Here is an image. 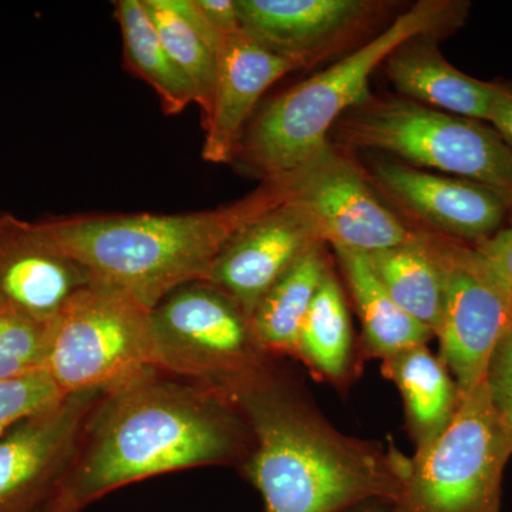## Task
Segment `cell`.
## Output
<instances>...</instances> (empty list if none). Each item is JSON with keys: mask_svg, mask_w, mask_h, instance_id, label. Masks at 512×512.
<instances>
[{"mask_svg": "<svg viewBox=\"0 0 512 512\" xmlns=\"http://www.w3.org/2000/svg\"><path fill=\"white\" fill-rule=\"evenodd\" d=\"M248 446L247 426L224 396L151 369L101 396L62 491L82 511L147 478L244 461Z\"/></svg>", "mask_w": 512, "mask_h": 512, "instance_id": "cell-1", "label": "cell"}, {"mask_svg": "<svg viewBox=\"0 0 512 512\" xmlns=\"http://www.w3.org/2000/svg\"><path fill=\"white\" fill-rule=\"evenodd\" d=\"M224 397L247 426L244 474L261 494L265 512H350L372 501H396V450L333 429L271 370Z\"/></svg>", "mask_w": 512, "mask_h": 512, "instance_id": "cell-2", "label": "cell"}, {"mask_svg": "<svg viewBox=\"0 0 512 512\" xmlns=\"http://www.w3.org/2000/svg\"><path fill=\"white\" fill-rule=\"evenodd\" d=\"M291 195L288 177L228 207L188 214L83 215L40 222L97 284L127 293L153 311L171 292L207 282L229 239Z\"/></svg>", "mask_w": 512, "mask_h": 512, "instance_id": "cell-3", "label": "cell"}, {"mask_svg": "<svg viewBox=\"0 0 512 512\" xmlns=\"http://www.w3.org/2000/svg\"><path fill=\"white\" fill-rule=\"evenodd\" d=\"M464 10L466 3H417L365 46L271 101L247 126L235 157L265 180L295 173L329 146L330 128L346 110L370 100V76L384 59L410 40L456 25Z\"/></svg>", "mask_w": 512, "mask_h": 512, "instance_id": "cell-4", "label": "cell"}, {"mask_svg": "<svg viewBox=\"0 0 512 512\" xmlns=\"http://www.w3.org/2000/svg\"><path fill=\"white\" fill-rule=\"evenodd\" d=\"M512 431L487 382L461 399L439 439L413 457L396 453L400 491L392 512H501Z\"/></svg>", "mask_w": 512, "mask_h": 512, "instance_id": "cell-5", "label": "cell"}, {"mask_svg": "<svg viewBox=\"0 0 512 512\" xmlns=\"http://www.w3.org/2000/svg\"><path fill=\"white\" fill-rule=\"evenodd\" d=\"M151 369V311L119 289L93 282L50 322L45 370L64 396L109 392Z\"/></svg>", "mask_w": 512, "mask_h": 512, "instance_id": "cell-6", "label": "cell"}, {"mask_svg": "<svg viewBox=\"0 0 512 512\" xmlns=\"http://www.w3.org/2000/svg\"><path fill=\"white\" fill-rule=\"evenodd\" d=\"M338 134L350 147L387 151L512 195V150L483 121L409 99L369 100L339 124Z\"/></svg>", "mask_w": 512, "mask_h": 512, "instance_id": "cell-7", "label": "cell"}, {"mask_svg": "<svg viewBox=\"0 0 512 512\" xmlns=\"http://www.w3.org/2000/svg\"><path fill=\"white\" fill-rule=\"evenodd\" d=\"M158 370L224 396L268 370L245 313L207 282L171 292L151 311Z\"/></svg>", "mask_w": 512, "mask_h": 512, "instance_id": "cell-8", "label": "cell"}, {"mask_svg": "<svg viewBox=\"0 0 512 512\" xmlns=\"http://www.w3.org/2000/svg\"><path fill=\"white\" fill-rule=\"evenodd\" d=\"M443 269L440 359L461 399L487 379L501 340L512 330L511 291L491 271L474 245L437 235Z\"/></svg>", "mask_w": 512, "mask_h": 512, "instance_id": "cell-9", "label": "cell"}, {"mask_svg": "<svg viewBox=\"0 0 512 512\" xmlns=\"http://www.w3.org/2000/svg\"><path fill=\"white\" fill-rule=\"evenodd\" d=\"M104 392L64 396L0 437V512H39L62 491Z\"/></svg>", "mask_w": 512, "mask_h": 512, "instance_id": "cell-10", "label": "cell"}, {"mask_svg": "<svg viewBox=\"0 0 512 512\" xmlns=\"http://www.w3.org/2000/svg\"><path fill=\"white\" fill-rule=\"evenodd\" d=\"M285 177L291 183L289 200L308 212L323 244L373 254L416 235L377 198L356 165L330 144Z\"/></svg>", "mask_w": 512, "mask_h": 512, "instance_id": "cell-11", "label": "cell"}, {"mask_svg": "<svg viewBox=\"0 0 512 512\" xmlns=\"http://www.w3.org/2000/svg\"><path fill=\"white\" fill-rule=\"evenodd\" d=\"M319 244L323 242L315 222L288 198L229 239L212 265L207 284L228 295L251 319L266 292Z\"/></svg>", "mask_w": 512, "mask_h": 512, "instance_id": "cell-12", "label": "cell"}, {"mask_svg": "<svg viewBox=\"0 0 512 512\" xmlns=\"http://www.w3.org/2000/svg\"><path fill=\"white\" fill-rule=\"evenodd\" d=\"M92 275L49 237L40 222L0 218V309L49 325Z\"/></svg>", "mask_w": 512, "mask_h": 512, "instance_id": "cell-13", "label": "cell"}, {"mask_svg": "<svg viewBox=\"0 0 512 512\" xmlns=\"http://www.w3.org/2000/svg\"><path fill=\"white\" fill-rule=\"evenodd\" d=\"M384 190L414 217L448 238L474 245L493 237L512 208V195L476 181L416 167L376 164Z\"/></svg>", "mask_w": 512, "mask_h": 512, "instance_id": "cell-14", "label": "cell"}, {"mask_svg": "<svg viewBox=\"0 0 512 512\" xmlns=\"http://www.w3.org/2000/svg\"><path fill=\"white\" fill-rule=\"evenodd\" d=\"M303 64L272 52L247 33L225 37L210 110L202 117V158L212 164L231 163L258 101L272 84Z\"/></svg>", "mask_w": 512, "mask_h": 512, "instance_id": "cell-15", "label": "cell"}, {"mask_svg": "<svg viewBox=\"0 0 512 512\" xmlns=\"http://www.w3.org/2000/svg\"><path fill=\"white\" fill-rule=\"evenodd\" d=\"M242 32L279 55H309L365 15L359 0H237Z\"/></svg>", "mask_w": 512, "mask_h": 512, "instance_id": "cell-16", "label": "cell"}, {"mask_svg": "<svg viewBox=\"0 0 512 512\" xmlns=\"http://www.w3.org/2000/svg\"><path fill=\"white\" fill-rule=\"evenodd\" d=\"M394 86L409 100L454 116L477 121L490 119L498 84L481 82L460 72L431 45L399 47L389 57Z\"/></svg>", "mask_w": 512, "mask_h": 512, "instance_id": "cell-17", "label": "cell"}, {"mask_svg": "<svg viewBox=\"0 0 512 512\" xmlns=\"http://www.w3.org/2000/svg\"><path fill=\"white\" fill-rule=\"evenodd\" d=\"M382 372L402 394L416 451L430 446L447 429L461 402L443 360L426 345L417 346L382 360Z\"/></svg>", "mask_w": 512, "mask_h": 512, "instance_id": "cell-18", "label": "cell"}, {"mask_svg": "<svg viewBox=\"0 0 512 512\" xmlns=\"http://www.w3.org/2000/svg\"><path fill=\"white\" fill-rule=\"evenodd\" d=\"M335 251L355 299L366 352L370 356L389 359L404 350L427 345L434 338L429 328L407 315L394 302L377 276L369 254L342 248Z\"/></svg>", "mask_w": 512, "mask_h": 512, "instance_id": "cell-19", "label": "cell"}, {"mask_svg": "<svg viewBox=\"0 0 512 512\" xmlns=\"http://www.w3.org/2000/svg\"><path fill=\"white\" fill-rule=\"evenodd\" d=\"M328 261L323 244L306 251L258 303L249 325L266 356H296L299 333L318 292Z\"/></svg>", "mask_w": 512, "mask_h": 512, "instance_id": "cell-20", "label": "cell"}, {"mask_svg": "<svg viewBox=\"0 0 512 512\" xmlns=\"http://www.w3.org/2000/svg\"><path fill=\"white\" fill-rule=\"evenodd\" d=\"M369 258L394 302L437 338L443 320L444 282L433 235L416 232L410 241L373 252Z\"/></svg>", "mask_w": 512, "mask_h": 512, "instance_id": "cell-21", "label": "cell"}, {"mask_svg": "<svg viewBox=\"0 0 512 512\" xmlns=\"http://www.w3.org/2000/svg\"><path fill=\"white\" fill-rule=\"evenodd\" d=\"M161 42L197 96L202 117L208 113L225 37L202 16L195 0H143Z\"/></svg>", "mask_w": 512, "mask_h": 512, "instance_id": "cell-22", "label": "cell"}, {"mask_svg": "<svg viewBox=\"0 0 512 512\" xmlns=\"http://www.w3.org/2000/svg\"><path fill=\"white\" fill-rule=\"evenodd\" d=\"M353 349L348 305L329 269L303 320L295 357L319 379L342 386L352 375Z\"/></svg>", "mask_w": 512, "mask_h": 512, "instance_id": "cell-23", "label": "cell"}, {"mask_svg": "<svg viewBox=\"0 0 512 512\" xmlns=\"http://www.w3.org/2000/svg\"><path fill=\"white\" fill-rule=\"evenodd\" d=\"M116 18L126 66L156 92L165 113L174 116L197 103L191 83L165 49L143 0H119Z\"/></svg>", "mask_w": 512, "mask_h": 512, "instance_id": "cell-24", "label": "cell"}, {"mask_svg": "<svg viewBox=\"0 0 512 512\" xmlns=\"http://www.w3.org/2000/svg\"><path fill=\"white\" fill-rule=\"evenodd\" d=\"M49 325L0 309V382L45 370Z\"/></svg>", "mask_w": 512, "mask_h": 512, "instance_id": "cell-25", "label": "cell"}, {"mask_svg": "<svg viewBox=\"0 0 512 512\" xmlns=\"http://www.w3.org/2000/svg\"><path fill=\"white\" fill-rule=\"evenodd\" d=\"M63 397L46 370L0 382V437L19 421L49 409Z\"/></svg>", "mask_w": 512, "mask_h": 512, "instance_id": "cell-26", "label": "cell"}, {"mask_svg": "<svg viewBox=\"0 0 512 512\" xmlns=\"http://www.w3.org/2000/svg\"><path fill=\"white\" fill-rule=\"evenodd\" d=\"M485 382L495 409L512 431V330L495 350Z\"/></svg>", "mask_w": 512, "mask_h": 512, "instance_id": "cell-27", "label": "cell"}, {"mask_svg": "<svg viewBox=\"0 0 512 512\" xmlns=\"http://www.w3.org/2000/svg\"><path fill=\"white\" fill-rule=\"evenodd\" d=\"M491 271L512 291V224L474 245Z\"/></svg>", "mask_w": 512, "mask_h": 512, "instance_id": "cell-28", "label": "cell"}, {"mask_svg": "<svg viewBox=\"0 0 512 512\" xmlns=\"http://www.w3.org/2000/svg\"><path fill=\"white\" fill-rule=\"evenodd\" d=\"M195 5L218 35L228 37L242 32L237 0H195Z\"/></svg>", "mask_w": 512, "mask_h": 512, "instance_id": "cell-29", "label": "cell"}, {"mask_svg": "<svg viewBox=\"0 0 512 512\" xmlns=\"http://www.w3.org/2000/svg\"><path fill=\"white\" fill-rule=\"evenodd\" d=\"M488 121L512 150V90L508 87L498 89Z\"/></svg>", "mask_w": 512, "mask_h": 512, "instance_id": "cell-30", "label": "cell"}, {"mask_svg": "<svg viewBox=\"0 0 512 512\" xmlns=\"http://www.w3.org/2000/svg\"><path fill=\"white\" fill-rule=\"evenodd\" d=\"M39 512H80V510L63 491H60V493Z\"/></svg>", "mask_w": 512, "mask_h": 512, "instance_id": "cell-31", "label": "cell"}, {"mask_svg": "<svg viewBox=\"0 0 512 512\" xmlns=\"http://www.w3.org/2000/svg\"><path fill=\"white\" fill-rule=\"evenodd\" d=\"M350 512H392V510H390V505L383 501H372V503L360 505Z\"/></svg>", "mask_w": 512, "mask_h": 512, "instance_id": "cell-32", "label": "cell"}, {"mask_svg": "<svg viewBox=\"0 0 512 512\" xmlns=\"http://www.w3.org/2000/svg\"><path fill=\"white\" fill-rule=\"evenodd\" d=\"M3 214H5V212H3L2 210H0V218L3 217Z\"/></svg>", "mask_w": 512, "mask_h": 512, "instance_id": "cell-33", "label": "cell"}, {"mask_svg": "<svg viewBox=\"0 0 512 512\" xmlns=\"http://www.w3.org/2000/svg\"><path fill=\"white\" fill-rule=\"evenodd\" d=\"M511 299H512V291H511Z\"/></svg>", "mask_w": 512, "mask_h": 512, "instance_id": "cell-34", "label": "cell"}]
</instances>
